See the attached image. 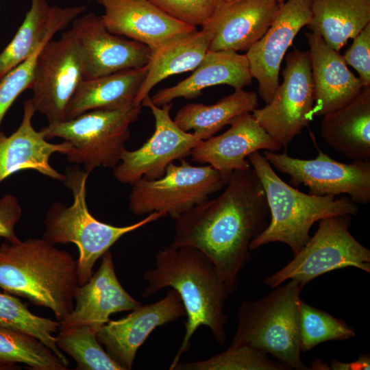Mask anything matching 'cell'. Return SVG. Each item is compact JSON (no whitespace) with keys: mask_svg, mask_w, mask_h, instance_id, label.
<instances>
[{"mask_svg":"<svg viewBox=\"0 0 370 370\" xmlns=\"http://www.w3.org/2000/svg\"><path fill=\"white\" fill-rule=\"evenodd\" d=\"M225 190L175 220L170 245L190 246L207 255L229 294L250 259L251 242L268 226L270 210L253 168L233 171Z\"/></svg>","mask_w":370,"mask_h":370,"instance_id":"6da1fadb","label":"cell"},{"mask_svg":"<svg viewBox=\"0 0 370 370\" xmlns=\"http://www.w3.org/2000/svg\"><path fill=\"white\" fill-rule=\"evenodd\" d=\"M143 279L147 286L142 297L169 287L178 293L185 309L184 338L169 369L189 350L192 337L201 325L208 328L217 343H226L224 308L230 294L213 262L204 252L190 246L169 245L160 249L155 267L145 271Z\"/></svg>","mask_w":370,"mask_h":370,"instance_id":"7a4b0ae2","label":"cell"},{"mask_svg":"<svg viewBox=\"0 0 370 370\" xmlns=\"http://www.w3.org/2000/svg\"><path fill=\"white\" fill-rule=\"evenodd\" d=\"M79 284L77 260L43 238L0 245V288L49 308L58 321L73 310Z\"/></svg>","mask_w":370,"mask_h":370,"instance_id":"3957f363","label":"cell"},{"mask_svg":"<svg viewBox=\"0 0 370 370\" xmlns=\"http://www.w3.org/2000/svg\"><path fill=\"white\" fill-rule=\"evenodd\" d=\"M265 192L270 210L267 228L250 243L251 251L280 242L296 254L310 238L313 224L337 215H356L358 207L349 197L306 194L284 182L259 151L247 158Z\"/></svg>","mask_w":370,"mask_h":370,"instance_id":"277c9868","label":"cell"},{"mask_svg":"<svg viewBox=\"0 0 370 370\" xmlns=\"http://www.w3.org/2000/svg\"><path fill=\"white\" fill-rule=\"evenodd\" d=\"M89 173L78 165L66 169L65 185L71 190L73 203L67 206L56 201L44 218L42 238L51 243L76 245L79 284H86L92 275L96 261L110 250L123 236L151 222L166 217L163 212H154L133 224L115 226L99 221L90 212L86 203V182Z\"/></svg>","mask_w":370,"mask_h":370,"instance_id":"5b68a950","label":"cell"},{"mask_svg":"<svg viewBox=\"0 0 370 370\" xmlns=\"http://www.w3.org/2000/svg\"><path fill=\"white\" fill-rule=\"evenodd\" d=\"M264 297L243 301L231 345H247L271 354L289 369L308 370L301 358L296 280L279 285Z\"/></svg>","mask_w":370,"mask_h":370,"instance_id":"8992f818","label":"cell"},{"mask_svg":"<svg viewBox=\"0 0 370 370\" xmlns=\"http://www.w3.org/2000/svg\"><path fill=\"white\" fill-rule=\"evenodd\" d=\"M142 108L132 103L115 110H89L41 130L47 140L60 138L69 142L67 160L82 165L86 172L99 166L114 169L126 149L130 125L138 119Z\"/></svg>","mask_w":370,"mask_h":370,"instance_id":"52a82bcc","label":"cell"},{"mask_svg":"<svg viewBox=\"0 0 370 370\" xmlns=\"http://www.w3.org/2000/svg\"><path fill=\"white\" fill-rule=\"evenodd\" d=\"M350 215L320 220L318 229L283 268L267 277L272 288L296 280L304 288L314 278L331 271L353 267L370 273V251L350 233Z\"/></svg>","mask_w":370,"mask_h":370,"instance_id":"ba28073f","label":"cell"},{"mask_svg":"<svg viewBox=\"0 0 370 370\" xmlns=\"http://www.w3.org/2000/svg\"><path fill=\"white\" fill-rule=\"evenodd\" d=\"M180 162L169 164L158 179L140 180L132 185L129 210L133 214L163 212L175 220L225 186L212 166H193L186 159Z\"/></svg>","mask_w":370,"mask_h":370,"instance_id":"9c48e42d","label":"cell"},{"mask_svg":"<svg viewBox=\"0 0 370 370\" xmlns=\"http://www.w3.org/2000/svg\"><path fill=\"white\" fill-rule=\"evenodd\" d=\"M84 79L81 48L72 29L47 41L38 54L29 89L36 112L49 124L66 120V106Z\"/></svg>","mask_w":370,"mask_h":370,"instance_id":"30bf717a","label":"cell"},{"mask_svg":"<svg viewBox=\"0 0 370 370\" xmlns=\"http://www.w3.org/2000/svg\"><path fill=\"white\" fill-rule=\"evenodd\" d=\"M279 84L273 98L251 114L282 146H286L313 119L314 86L309 51L294 49L286 54Z\"/></svg>","mask_w":370,"mask_h":370,"instance_id":"8fae6325","label":"cell"},{"mask_svg":"<svg viewBox=\"0 0 370 370\" xmlns=\"http://www.w3.org/2000/svg\"><path fill=\"white\" fill-rule=\"evenodd\" d=\"M141 105L151 110L155 119V131L140 148L125 149L119 163L112 169L118 182L130 185L140 180L161 177L169 164L190 156L192 149L201 140L193 133L180 129L171 119L172 103L158 106L148 95Z\"/></svg>","mask_w":370,"mask_h":370,"instance_id":"7c38bea8","label":"cell"},{"mask_svg":"<svg viewBox=\"0 0 370 370\" xmlns=\"http://www.w3.org/2000/svg\"><path fill=\"white\" fill-rule=\"evenodd\" d=\"M314 159L304 160L264 150V158L278 171L290 177V184H303L317 196L347 194L355 203L370 202V160L338 162L319 149Z\"/></svg>","mask_w":370,"mask_h":370,"instance_id":"4fadbf2b","label":"cell"},{"mask_svg":"<svg viewBox=\"0 0 370 370\" xmlns=\"http://www.w3.org/2000/svg\"><path fill=\"white\" fill-rule=\"evenodd\" d=\"M310 20L311 0L285 1L264 35L245 53L251 76L258 83L259 96L266 104L280 84V67L288 49Z\"/></svg>","mask_w":370,"mask_h":370,"instance_id":"5bb4252c","label":"cell"},{"mask_svg":"<svg viewBox=\"0 0 370 370\" xmlns=\"http://www.w3.org/2000/svg\"><path fill=\"white\" fill-rule=\"evenodd\" d=\"M184 316L180 295L171 288L162 299L140 305L119 320H110L97 331V338L112 359L124 370H130L138 348L151 333Z\"/></svg>","mask_w":370,"mask_h":370,"instance_id":"9a60e30c","label":"cell"},{"mask_svg":"<svg viewBox=\"0 0 370 370\" xmlns=\"http://www.w3.org/2000/svg\"><path fill=\"white\" fill-rule=\"evenodd\" d=\"M72 23L83 56L84 79L143 67L149 62L147 46L112 34L94 12L79 16Z\"/></svg>","mask_w":370,"mask_h":370,"instance_id":"2e32d148","label":"cell"},{"mask_svg":"<svg viewBox=\"0 0 370 370\" xmlns=\"http://www.w3.org/2000/svg\"><path fill=\"white\" fill-rule=\"evenodd\" d=\"M230 127L219 136L200 140L192 149L193 161L208 164L221 175L226 184L233 171L251 168L247 156L257 151L276 152L280 143L256 121L251 112L235 118Z\"/></svg>","mask_w":370,"mask_h":370,"instance_id":"e0dca14e","label":"cell"},{"mask_svg":"<svg viewBox=\"0 0 370 370\" xmlns=\"http://www.w3.org/2000/svg\"><path fill=\"white\" fill-rule=\"evenodd\" d=\"M104 8L106 29L147 46L151 53L197 27L171 16L149 0H95Z\"/></svg>","mask_w":370,"mask_h":370,"instance_id":"ac0fdd59","label":"cell"},{"mask_svg":"<svg viewBox=\"0 0 370 370\" xmlns=\"http://www.w3.org/2000/svg\"><path fill=\"white\" fill-rule=\"evenodd\" d=\"M277 0H223L201 27L212 32L209 51H245L267 32L277 15Z\"/></svg>","mask_w":370,"mask_h":370,"instance_id":"d6986e66","label":"cell"},{"mask_svg":"<svg viewBox=\"0 0 370 370\" xmlns=\"http://www.w3.org/2000/svg\"><path fill=\"white\" fill-rule=\"evenodd\" d=\"M142 305L130 295L119 281L110 250L101 257L97 272L77 287L72 312L60 328L87 325L96 331L110 321L112 314L131 311Z\"/></svg>","mask_w":370,"mask_h":370,"instance_id":"ffe728a7","label":"cell"},{"mask_svg":"<svg viewBox=\"0 0 370 370\" xmlns=\"http://www.w3.org/2000/svg\"><path fill=\"white\" fill-rule=\"evenodd\" d=\"M36 112L31 99H27L23 104V119L16 130L10 136L0 131V183L23 170H34L64 182L65 175L50 164L49 158L55 153L66 155L71 149L70 143L65 140L50 143L41 129L36 130L32 125Z\"/></svg>","mask_w":370,"mask_h":370,"instance_id":"44dd1931","label":"cell"},{"mask_svg":"<svg viewBox=\"0 0 370 370\" xmlns=\"http://www.w3.org/2000/svg\"><path fill=\"white\" fill-rule=\"evenodd\" d=\"M309 46L314 103L312 116L335 111L354 99L364 87L347 67L343 55L312 33L305 34Z\"/></svg>","mask_w":370,"mask_h":370,"instance_id":"7402d4cb","label":"cell"},{"mask_svg":"<svg viewBox=\"0 0 370 370\" xmlns=\"http://www.w3.org/2000/svg\"><path fill=\"white\" fill-rule=\"evenodd\" d=\"M86 9L84 5L50 6L47 0H31V6L12 40L0 53V78L29 58Z\"/></svg>","mask_w":370,"mask_h":370,"instance_id":"603a6c76","label":"cell"},{"mask_svg":"<svg viewBox=\"0 0 370 370\" xmlns=\"http://www.w3.org/2000/svg\"><path fill=\"white\" fill-rule=\"evenodd\" d=\"M245 54L233 51H208L193 73L177 84L159 90L151 97L161 106L177 98L193 99L208 87L228 85L234 90L243 89L252 81Z\"/></svg>","mask_w":370,"mask_h":370,"instance_id":"cb8c5ba5","label":"cell"},{"mask_svg":"<svg viewBox=\"0 0 370 370\" xmlns=\"http://www.w3.org/2000/svg\"><path fill=\"white\" fill-rule=\"evenodd\" d=\"M323 140L354 160H370V86L342 108L322 116Z\"/></svg>","mask_w":370,"mask_h":370,"instance_id":"d4e9b609","label":"cell"},{"mask_svg":"<svg viewBox=\"0 0 370 370\" xmlns=\"http://www.w3.org/2000/svg\"><path fill=\"white\" fill-rule=\"evenodd\" d=\"M147 73V65L84 79L71 98L66 120L92 110H115L134 103Z\"/></svg>","mask_w":370,"mask_h":370,"instance_id":"484cf974","label":"cell"},{"mask_svg":"<svg viewBox=\"0 0 370 370\" xmlns=\"http://www.w3.org/2000/svg\"><path fill=\"white\" fill-rule=\"evenodd\" d=\"M212 32L201 27L168 41L151 53L145 79L134 103L143 99L160 82L173 75L194 71L209 51Z\"/></svg>","mask_w":370,"mask_h":370,"instance_id":"4316f807","label":"cell"},{"mask_svg":"<svg viewBox=\"0 0 370 370\" xmlns=\"http://www.w3.org/2000/svg\"><path fill=\"white\" fill-rule=\"evenodd\" d=\"M369 23L370 0H311V20L307 26L336 51Z\"/></svg>","mask_w":370,"mask_h":370,"instance_id":"83f0119b","label":"cell"},{"mask_svg":"<svg viewBox=\"0 0 370 370\" xmlns=\"http://www.w3.org/2000/svg\"><path fill=\"white\" fill-rule=\"evenodd\" d=\"M258 106L255 92L235 90L212 105L188 103L180 109L173 121L184 132L193 131L199 140L214 136L237 116L251 112Z\"/></svg>","mask_w":370,"mask_h":370,"instance_id":"f1b7e54d","label":"cell"},{"mask_svg":"<svg viewBox=\"0 0 370 370\" xmlns=\"http://www.w3.org/2000/svg\"><path fill=\"white\" fill-rule=\"evenodd\" d=\"M16 363L32 370L69 369V365L38 338L0 326V370L18 369Z\"/></svg>","mask_w":370,"mask_h":370,"instance_id":"f546056e","label":"cell"},{"mask_svg":"<svg viewBox=\"0 0 370 370\" xmlns=\"http://www.w3.org/2000/svg\"><path fill=\"white\" fill-rule=\"evenodd\" d=\"M56 345L72 357L79 370H124L106 350L97 338V331L87 325L60 328Z\"/></svg>","mask_w":370,"mask_h":370,"instance_id":"4dcf8cb0","label":"cell"},{"mask_svg":"<svg viewBox=\"0 0 370 370\" xmlns=\"http://www.w3.org/2000/svg\"><path fill=\"white\" fill-rule=\"evenodd\" d=\"M0 326L34 336L69 365L56 345L54 334L60 330V321L33 314L18 297L7 293H0Z\"/></svg>","mask_w":370,"mask_h":370,"instance_id":"1f68e13d","label":"cell"},{"mask_svg":"<svg viewBox=\"0 0 370 370\" xmlns=\"http://www.w3.org/2000/svg\"><path fill=\"white\" fill-rule=\"evenodd\" d=\"M299 334L301 352L330 341H344L355 337L354 329L343 320L314 308L300 299Z\"/></svg>","mask_w":370,"mask_h":370,"instance_id":"d6a6232c","label":"cell"},{"mask_svg":"<svg viewBox=\"0 0 370 370\" xmlns=\"http://www.w3.org/2000/svg\"><path fill=\"white\" fill-rule=\"evenodd\" d=\"M177 370H288L279 361H273L268 354L247 345H230L225 351L206 360L180 362Z\"/></svg>","mask_w":370,"mask_h":370,"instance_id":"836d02e7","label":"cell"},{"mask_svg":"<svg viewBox=\"0 0 370 370\" xmlns=\"http://www.w3.org/2000/svg\"><path fill=\"white\" fill-rule=\"evenodd\" d=\"M46 42L40 46L29 58L0 78V127L5 114L17 97L23 91L29 89L36 58Z\"/></svg>","mask_w":370,"mask_h":370,"instance_id":"e575fe53","label":"cell"},{"mask_svg":"<svg viewBox=\"0 0 370 370\" xmlns=\"http://www.w3.org/2000/svg\"><path fill=\"white\" fill-rule=\"evenodd\" d=\"M165 12L186 24L203 27L223 0H149Z\"/></svg>","mask_w":370,"mask_h":370,"instance_id":"d590c367","label":"cell"},{"mask_svg":"<svg viewBox=\"0 0 370 370\" xmlns=\"http://www.w3.org/2000/svg\"><path fill=\"white\" fill-rule=\"evenodd\" d=\"M343 56L347 64L358 73L363 86H370V23L354 38Z\"/></svg>","mask_w":370,"mask_h":370,"instance_id":"8d00e7d4","label":"cell"},{"mask_svg":"<svg viewBox=\"0 0 370 370\" xmlns=\"http://www.w3.org/2000/svg\"><path fill=\"white\" fill-rule=\"evenodd\" d=\"M22 216L18 199L12 194L0 198V237L5 241H16L19 238L15 233V226Z\"/></svg>","mask_w":370,"mask_h":370,"instance_id":"74e56055","label":"cell"},{"mask_svg":"<svg viewBox=\"0 0 370 370\" xmlns=\"http://www.w3.org/2000/svg\"><path fill=\"white\" fill-rule=\"evenodd\" d=\"M329 367L330 369L332 370L360 369L358 360L353 362H343L336 359H334L331 361Z\"/></svg>","mask_w":370,"mask_h":370,"instance_id":"f35d334b","label":"cell"},{"mask_svg":"<svg viewBox=\"0 0 370 370\" xmlns=\"http://www.w3.org/2000/svg\"><path fill=\"white\" fill-rule=\"evenodd\" d=\"M360 369H369L370 367V358L369 356L366 355H362L357 359Z\"/></svg>","mask_w":370,"mask_h":370,"instance_id":"ab89813d","label":"cell"},{"mask_svg":"<svg viewBox=\"0 0 370 370\" xmlns=\"http://www.w3.org/2000/svg\"><path fill=\"white\" fill-rule=\"evenodd\" d=\"M312 368L311 369H330V367L325 365L323 362L317 360V361H314L312 362Z\"/></svg>","mask_w":370,"mask_h":370,"instance_id":"60d3db41","label":"cell"},{"mask_svg":"<svg viewBox=\"0 0 370 370\" xmlns=\"http://www.w3.org/2000/svg\"><path fill=\"white\" fill-rule=\"evenodd\" d=\"M225 2L230 3L238 0H223ZM279 3H282L286 0H277Z\"/></svg>","mask_w":370,"mask_h":370,"instance_id":"b9f144b4","label":"cell"}]
</instances>
